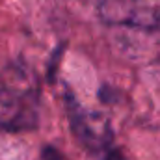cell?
I'll return each mask as SVG.
<instances>
[{
	"label": "cell",
	"instance_id": "obj_1",
	"mask_svg": "<svg viewBox=\"0 0 160 160\" xmlns=\"http://www.w3.org/2000/svg\"><path fill=\"white\" fill-rule=\"evenodd\" d=\"M41 125V80L22 58L0 71V130L26 134Z\"/></svg>",
	"mask_w": 160,
	"mask_h": 160
},
{
	"label": "cell",
	"instance_id": "obj_2",
	"mask_svg": "<svg viewBox=\"0 0 160 160\" xmlns=\"http://www.w3.org/2000/svg\"><path fill=\"white\" fill-rule=\"evenodd\" d=\"M62 101L69 130L88 157L93 160H127L106 114L88 108L67 84H63Z\"/></svg>",
	"mask_w": 160,
	"mask_h": 160
},
{
	"label": "cell",
	"instance_id": "obj_3",
	"mask_svg": "<svg viewBox=\"0 0 160 160\" xmlns=\"http://www.w3.org/2000/svg\"><path fill=\"white\" fill-rule=\"evenodd\" d=\"M104 24L136 30H160V0H95Z\"/></svg>",
	"mask_w": 160,
	"mask_h": 160
},
{
	"label": "cell",
	"instance_id": "obj_4",
	"mask_svg": "<svg viewBox=\"0 0 160 160\" xmlns=\"http://www.w3.org/2000/svg\"><path fill=\"white\" fill-rule=\"evenodd\" d=\"M67 48V41H62L58 43L52 52H50V58L47 62V77L45 80L48 84H56V77H58V69H60V63H62V58H63V52Z\"/></svg>",
	"mask_w": 160,
	"mask_h": 160
},
{
	"label": "cell",
	"instance_id": "obj_5",
	"mask_svg": "<svg viewBox=\"0 0 160 160\" xmlns=\"http://www.w3.org/2000/svg\"><path fill=\"white\" fill-rule=\"evenodd\" d=\"M99 101L102 102V104H116V102H119L123 101V93L118 91L114 86H101V89H99Z\"/></svg>",
	"mask_w": 160,
	"mask_h": 160
},
{
	"label": "cell",
	"instance_id": "obj_6",
	"mask_svg": "<svg viewBox=\"0 0 160 160\" xmlns=\"http://www.w3.org/2000/svg\"><path fill=\"white\" fill-rule=\"evenodd\" d=\"M39 160H69L67 155L54 143H45L39 151Z\"/></svg>",
	"mask_w": 160,
	"mask_h": 160
}]
</instances>
